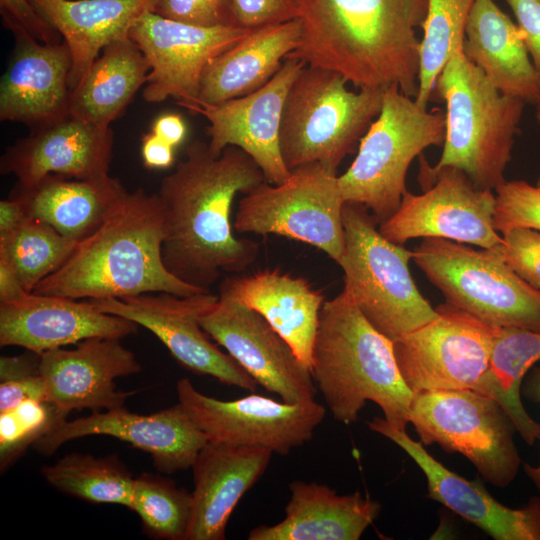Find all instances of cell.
Masks as SVG:
<instances>
[{"instance_id":"obj_1","label":"cell","mask_w":540,"mask_h":540,"mask_svg":"<svg viewBox=\"0 0 540 540\" xmlns=\"http://www.w3.org/2000/svg\"><path fill=\"white\" fill-rule=\"evenodd\" d=\"M245 151L226 147L215 155L208 142L192 141L185 158L165 176L157 192L165 217L162 259L178 279L210 291L221 273H242L259 253V243L236 238L231 208L238 193L265 182Z\"/></svg>"},{"instance_id":"obj_2","label":"cell","mask_w":540,"mask_h":540,"mask_svg":"<svg viewBox=\"0 0 540 540\" xmlns=\"http://www.w3.org/2000/svg\"><path fill=\"white\" fill-rule=\"evenodd\" d=\"M300 40L287 58L334 71L360 88L397 86L415 98L428 0H292Z\"/></svg>"},{"instance_id":"obj_3","label":"cell","mask_w":540,"mask_h":540,"mask_svg":"<svg viewBox=\"0 0 540 540\" xmlns=\"http://www.w3.org/2000/svg\"><path fill=\"white\" fill-rule=\"evenodd\" d=\"M165 217L157 193L126 191L102 224L81 240L67 261L33 290L73 299L124 298L207 290L171 274L162 259Z\"/></svg>"},{"instance_id":"obj_4","label":"cell","mask_w":540,"mask_h":540,"mask_svg":"<svg viewBox=\"0 0 540 540\" xmlns=\"http://www.w3.org/2000/svg\"><path fill=\"white\" fill-rule=\"evenodd\" d=\"M310 368L335 420L355 422L372 401L393 428L406 430L414 394L400 374L393 342L367 321L345 289L324 301Z\"/></svg>"},{"instance_id":"obj_5","label":"cell","mask_w":540,"mask_h":540,"mask_svg":"<svg viewBox=\"0 0 540 540\" xmlns=\"http://www.w3.org/2000/svg\"><path fill=\"white\" fill-rule=\"evenodd\" d=\"M435 90L446 103L445 139L436 168L462 170L479 188L505 182L525 102L501 93L457 49L440 72Z\"/></svg>"},{"instance_id":"obj_6","label":"cell","mask_w":540,"mask_h":540,"mask_svg":"<svg viewBox=\"0 0 540 540\" xmlns=\"http://www.w3.org/2000/svg\"><path fill=\"white\" fill-rule=\"evenodd\" d=\"M340 74L311 65L299 73L287 94L280 126V151L293 170L319 163L336 172L355 152L379 115L382 88L351 91Z\"/></svg>"},{"instance_id":"obj_7","label":"cell","mask_w":540,"mask_h":540,"mask_svg":"<svg viewBox=\"0 0 540 540\" xmlns=\"http://www.w3.org/2000/svg\"><path fill=\"white\" fill-rule=\"evenodd\" d=\"M445 113L427 110L397 86L384 89L379 115L361 138L357 155L338 176L345 203L360 204L377 222L399 208L411 162L430 146L443 145Z\"/></svg>"},{"instance_id":"obj_8","label":"cell","mask_w":540,"mask_h":540,"mask_svg":"<svg viewBox=\"0 0 540 540\" xmlns=\"http://www.w3.org/2000/svg\"><path fill=\"white\" fill-rule=\"evenodd\" d=\"M342 218L344 289L367 321L394 342L436 318L410 274L413 251L385 238L360 204L345 203Z\"/></svg>"},{"instance_id":"obj_9","label":"cell","mask_w":540,"mask_h":540,"mask_svg":"<svg viewBox=\"0 0 540 540\" xmlns=\"http://www.w3.org/2000/svg\"><path fill=\"white\" fill-rule=\"evenodd\" d=\"M413 259L446 303L495 326L540 332V290L520 278L501 253L424 238Z\"/></svg>"},{"instance_id":"obj_10","label":"cell","mask_w":540,"mask_h":540,"mask_svg":"<svg viewBox=\"0 0 540 540\" xmlns=\"http://www.w3.org/2000/svg\"><path fill=\"white\" fill-rule=\"evenodd\" d=\"M409 423L425 447L438 444L447 452L462 454L493 486L506 488L519 472L517 429L490 396L469 389L416 393Z\"/></svg>"},{"instance_id":"obj_11","label":"cell","mask_w":540,"mask_h":540,"mask_svg":"<svg viewBox=\"0 0 540 540\" xmlns=\"http://www.w3.org/2000/svg\"><path fill=\"white\" fill-rule=\"evenodd\" d=\"M344 204L336 172L319 163L306 164L291 170L281 184L265 181L245 193L233 228L307 243L338 264L345 249Z\"/></svg>"},{"instance_id":"obj_12","label":"cell","mask_w":540,"mask_h":540,"mask_svg":"<svg viewBox=\"0 0 540 540\" xmlns=\"http://www.w3.org/2000/svg\"><path fill=\"white\" fill-rule=\"evenodd\" d=\"M420 163L423 193L406 191L397 211L380 223V233L399 245L414 238H442L501 253L492 190L477 187L458 168L430 167L423 157Z\"/></svg>"},{"instance_id":"obj_13","label":"cell","mask_w":540,"mask_h":540,"mask_svg":"<svg viewBox=\"0 0 540 540\" xmlns=\"http://www.w3.org/2000/svg\"><path fill=\"white\" fill-rule=\"evenodd\" d=\"M436 310V318L393 342L400 374L413 394L475 390L501 327L448 303Z\"/></svg>"},{"instance_id":"obj_14","label":"cell","mask_w":540,"mask_h":540,"mask_svg":"<svg viewBox=\"0 0 540 540\" xmlns=\"http://www.w3.org/2000/svg\"><path fill=\"white\" fill-rule=\"evenodd\" d=\"M218 299L219 295L204 291L189 296L155 292L88 300L105 313L126 318L151 331L184 368L253 392L257 382L209 340L200 324V318Z\"/></svg>"},{"instance_id":"obj_15","label":"cell","mask_w":540,"mask_h":540,"mask_svg":"<svg viewBox=\"0 0 540 540\" xmlns=\"http://www.w3.org/2000/svg\"><path fill=\"white\" fill-rule=\"evenodd\" d=\"M177 395L209 441L260 446L280 455L310 441L326 413L315 400L287 403L256 394L219 400L196 390L188 378L178 381Z\"/></svg>"},{"instance_id":"obj_16","label":"cell","mask_w":540,"mask_h":540,"mask_svg":"<svg viewBox=\"0 0 540 540\" xmlns=\"http://www.w3.org/2000/svg\"><path fill=\"white\" fill-rule=\"evenodd\" d=\"M253 29L238 26L200 27L144 13L129 37L146 57L150 72L143 88L148 103L174 98L188 109L196 106L206 65Z\"/></svg>"},{"instance_id":"obj_17","label":"cell","mask_w":540,"mask_h":540,"mask_svg":"<svg viewBox=\"0 0 540 540\" xmlns=\"http://www.w3.org/2000/svg\"><path fill=\"white\" fill-rule=\"evenodd\" d=\"M200 324L267 391L287 403L315 400L317 387L311 369L255 310L219 294Z\"/></svg>"},{"instance_id":"obj_18","label":"cell","mask_w":540,"mask_h":540,"mask_svg":"<svg viewBox=\"0 0 540 540\" xmlns=\"http://www.w3.org/2000/svg\"><path fill=\"white\" fill-rule=\"evenodd\" d=\"M306 63L286 58L280 70L260 89L250 94L192 111L206 118L209 147L220 155L228 146L245 151L258 164L266 181L283 183L291 170L280 151V126L289 89Z\"/></svg>"},{"instance_id":"obj_19","label":"cell","mask_w":540,"mask_h":540,"mask_svg":"<svg viewBox=\"0 0 540 540\" xmlns=\"http://www.w3.org/2000/svg\"><path fill=\"white\" fill-rule=\"evenodd\" d=\"M88 435H107L128 442L149 453L157 470L167 474L191 468L209 441L178 402L149 415L132 413L124 406L94 411L87 417L65 421L32 447L48 456L65 442Z\"/></svg>"},{"instance_id":"obj_20","label":"cell","mask_w":540,"mask_h":540,"mask_svg":"<svg viewBox=\"0 0 540 540\" xmlns=\"http://www.w3.org/2000/svg\"><path fill=\"white\" fill-rule=\"evenodd\" d=\"M367 425L398 445L419 466L427 479L428 498L495 540H540V495L530 497L521 508H510L498 502L481 479L470 481L449 470L420 441L413 440L406 430L393 428L384 417H374Z\"/></svg>"},{"instance_id":"obj_21","label":"cell","mask_w":540,"mask_h":540,"mask_svg":"<svg viewBox=\"0 0 540 540\" xmlns=\"http://www.w3.org/2000/svg\"><path fill=\"white\" fill-rule=\"evenodd\" d=\"M15 38L0 82V120L22 123L30 131L69 115L72 67L64 41L42 43L18 25L3 24Z\"/></svg>"},{"instance_id":"obj_22","label":"cell","mask_w":540,"mask_h":540,"mask_svg":"<svg viewBox=\"0 0 540 540\" xmlns=\"http://www.w3.org/2000/svg\"><path fill=\"white\" fill-rule=\"evenodd\" d=\"M138 326L99 310L88 299L27 292L0 302V345L38 354L89 338L122 339Z\"/></svg>"},{"instance_id":"obj_23","label":"cell","mask_w":540,"mask_h":540,"mask_svg":"<svg viewBox=\"0 0 540 540\" xmlns=\"http://www.w3.org/2000/svg\"><path fill=\"white\" fill-rule=\"evenodd\" d=\"M114 134L71 114L33 130L7 147L0 172L29 186L46 175L98 179L109 175Z\"/></svg>"},{"instance_id":"obj_24","label":"cell","mask_w":540,"mask_h":540,"mask_svg":"<svg viewBox=\"0 0 540 540\" xmlns=\"http://www.w3.org/2000/svg\"><path fill=\"white\" fill-rule=\"evenodd\" d=\"M39 370L48 399L59 407L99 411L124 406L132 392L117 390L115 380L140 372L141 365L120 339L89 338L74 349L41 353Z\"/></svg>"},{"instance_id":"obj_25","label":"cell","mask_w":540,"mask_h":540,"mask_svg":"<svg viewBox=\"0 0 540 540\" xmlns=\"http://www.w3.org/2000/svg\"><path fill=\"white\" fill-rule=\"evenodd\" d=\"M264 447L208 441L193 464L192 511L186 540H223L230 515L269 466Z\"/></svg>"},{"instance_id":"obj_26","label":"cell","mask_w":540,"mask_h":540,"mask_svg":"<svg viewBox=\"0 0 540 540\" xmlns=\"http://www.w3.org/2000/svg\"><path fill=\"white\" fill-rule=\"evenodd\" d=\"M219 294L259 313L289 343L299 359L311 367L324 296L306 279L267 269L226 277Z\"/></svg>"},{"instance_id":"obj_27","label":"cell","mask_w":540,"mask_h":540,"mask_svg":"<svg viewBox=\"0 0 540 540\" xmlns=\"http://www.w3.org/2000/svg\"><path fill=\"white\" fill-rule=\"evenodd\" d=\"M284 519L253 528L248 540H358L382 505L359 491L339 495L327 485L294 480Z\"/></svg>"},{"instance_id":"obj_28","label":"cell","mask_w":540,"mask_h":540,"mask_svg":"<svg viewBox=\"0 0 540 540\" xmlns=\"http://www.w3.org/2000/svg\"><path fill=\"white\" fill-rule=\"evenodd\" d=\"M462 51L501 93L540 104V79L522 32L493 0L474 1Z\"/></svg>"},{"instance_id":"obj_29","label":"cell","mask_w":540,"mask_h":540,"mask_svg":"<svg viewBox=\"0 0 540 540\" xmlns=\"http://www.w3.org/2000/svg\"><path fill=\"white\" fill-rule=\"evenodd\" d=\"M300 40L297 18L253 29L205 67L196 106L241 97L263 87Z\"/></svg>"},{"instance_id":"obj_30","label":"cell","mask_w":540,"mask_h":540,"mask_svg":"<svg viewBox=\"0 0 540 540\" xmlns=\"http://www.w3.org/2000/svg\"><path fill=\"white\" fill-rule=\"evenodd\" d=\"M61 35L72 58V91L109 43L129 36L154 0H29Z\"/></svg>"},{"instance_id":"obj_31","label":"cell","mask_w":540,"mask_h":540,"mask_svg":"<svg viewBox=\"0 0 540 540\" xmlns=\"http://www.w3.org/2000/svg\"><path fill=\"white\" fill-rule=\"evenodd\" d=\"M126 191L122 183L110 175L77 179L49 174L29 186L16 183L9 197L23 205L28 217L80 242L102 224Z\"/></svg>"},{"instance_id":"obj_32","label":"cell","mask_w":540,"mask_h":540,"mask_svg":"<svg viewBox=\"0 0 540 540\" xmlns=\"http://www.w3.org/2000/svg\"><path fill=\"white\" fill-rule=\"evenodd\" d=\"M150 65L129 37L106 45L71 91L69 112L90 124L110 127L146 84Z\"/></svg>"},{"instance_id":"obj_33","label":"cell","mask_w":540,"mask_h":540,"mask_svg":"<svg viewBox=\"0 0 540 540\" xmlns=\"http://www.w3.org/2000/svg\"><path fill=\"white\" fill-rule=\"evenodd\" d=\"M540 361V332L501 327L495 340L489 368L475 391L494 398L512 419L523 441L540 439V424L530 417L521 401L526 373Z\"/></svg>"},{"instance_id":"obj_34","label":"cell","mask_w":540,"mask_h":540,"mask_svg":"<svg viewBox=\"0 0 540 540\" xmlns=\"http://www.w3.org/2000/svg\"><path fill=\"white\" fill-rule=\"evenodd\" d=\"M45 480L57 490L91 503L130 508L134 479L116 456L71 453L42 467Z\"/></svg>"},{"instance_id":"obj_35","label":"cell","mask_w":540,"mask_h":540,"mask_svg":"<svg viewBox=\"0 0 540 540\" xmlns=\"http://www.w3.org/2000/svg\"><path fill=\"white\" fill-rule=\"evenodd\" d=\"M78 243L50 225L27 217L15 230L0 236V259L12 266L24 289L33 292L67 261Z\"/></svg>"},{"instance_id":"obj_36","label":"cell","mask_w":540,"mask_h":540,"mask_svg":"<svg viewBox=\"0 0 540 540\" xmlns=\"http://www.w3.org/2000/svg\"><path fill=\"white\" fill-rule=\"evenodd\" d=\"M475 0H428L420 42L419 87L416 102L427 107L436 80L452 56L462 48L465 26Z\"/></svg>"},{"instance_id":"obj_37","label":"cell","mask_w":540,"mask_h":540,"mask_svg":"<svg viewBox=\"0 0 540 540\" xmlns=\"http://www.w3.org/2000/svg\"><path fill=\"white\" fill-rule=\"evenodd\" d=\"M143 530L155 539L186 540L192 511V494L171 479L143 473L134 479L130 508Z\"/></svg>"},{"instance_id":"obj_38","label":"cell","mask_w":540,"mask_h":540,"mask_svg":"<svg viewBox=\"0 0 540 540\" xmlns=\"http://www.w3.org/2000/svg\"><path fill=\"white\" fill-rule=\"evenodd\" d=\"M70 412L53 401L27 400L0 413V469L5 471L28 448L66 421Z\"/></svg>"},{"instance_id":"obj_39","label":"cell","mask_w":540,"mask_h":540,"mask_svg":"<svg viewBox=\"0 0 540 540\" xmlns=\"http://www.w3.org/2000/svg\"><path fill=\"white\" fill-rule=\"evenodd\" d=\"M494 226L501 233L517 227L540 231V188L523 180L505 181L498 186Z\"/></svg>"},{"instance_id":"obj_40","label":"cell","mask_w":540,"mask_h":540,"mask_svg":"<svg viewBox=\"0 0 540 540\" xmlns=\"http://www.w3.org/2000/svg\"><path fill=\"white\" fill-rule=\"evenodd\" d=\"M150 12L200 27L237 26L229 0H154Z\"/></svg>"},{"instance_id":"obj_41","label":"cell","mask_w":540,"mask_h":540,"mask_svg":"<svg viewBox=\"0 0 540 540\" xmlns=\"http://www.w3.org/2000/svg\"><path fill=\"white\" fill-rule=\"evenodd\" d=\"M501 255L525 282L540 290V231L517 227L502 233Z\"/></svg>"},{"instance_id":"obj_42","label":"cell","mask_w":540,"mask_h":540,"mask_svg":"<svg viewBox=\"0 0 540 540\" xmlns=\"http://www.w3.org/2000/svg\"><path fill=\"white\" fill-rule=\"evenodd\" d=\"M237 26L255 29L296 18L291 0H229Z\"/></svg>"},{"instance_id":"obj_43","label":"cell","mask_w":540,"mask_h":540,"mask_svg":"<svg viewBox=\"0 0 540 540\" xmlns=\"http://www.w3.org/2000/svg\"><path fill=\"white\" fill-rule=\"evenodd\" d=\"M3 24L12 23L42 43H59L61 35L35 9L29 0H0Z\"/></svg>"},{"instance_id":"obj_44","label":"cell","mask_w":540,"mask_h":540,"mask_svg":"<svg viewBox=\"0 0 540 540\" xmlns=\"http://www.w3.org/2000/svg\"><path fill=\"white\" fill-rule=\"evenodd\" d=\"M540 79V0H506Z\"/></svg>"},{"instance_id":"obj_45","label":"cell","mask_w":540,"mask_h":540,"mask_svg":"<svg viewBox=\"0 0 540 540\" xmlns=\"http://www.w3.org/2000/svg\"><path fill=\"white\" fill-rule=\"evenodd\" d=\"M45 381L40 373L0 382V413L27 400H47Z\"/></svg>"},{"instance_id":"obj_46","label":"cell","mask_w":540,"mask_h":540,"mask_svg":"<svg viewBox=\"0 0 540 540\" xmlns=\"http://www.w3.org/2000/svg\"><path fill=\"white\" fill-rule=\"evenodd\" d=\"M141 154L144 165L150 169H164L174 163V147L153 132L143 136Z\"/></svg>"},{"instance_id":"obj_47","label":"cell","mask_w":540,"mask_h":540,"mask_svg":"<svg viewBox=\"0 0 540 540\" xmlns=\"http://www.w3.org/2000/svg\"><path fill=\"white\" fill-rule=\"evenodd\" d=\"M40 354L28 351L20 356H2L0 359V382L40 373Z\"/></svg>"},{"instance_id":"obj_48","label":"cell","mask_w":540,"mask_h":540,"mask_svg":"<svg viewBox=\"0 0 540 540\" xmlns=\"http://www.w3.org/2000/svg\"><path fill=\"white\" fill-rule=\"evenodd\" d=\"M152 132L159 138L175 147L182 143L187 128L183 118L175 113L160 115L152 126Z\"/></svg>"},{"instance_id":"obj_49","label":"cell","mask_w":540,"mask_h":540,"mask_svg":"<svg viewBox=\"0 0 540 540\" xmlns=\"http://www.w3.org/2000/svg\"><path fill=\"white\" fill-rule=\"evenodd\" d=\"M521 394L532 402L540 403V366L534 365L526 373L521 384ZM523 469L540 494V462L537 466L523 464Z\"/></svg>"},{"instance_id":"obj_50","label":"cell","mask_w":540,"mask_h":540,"mask_svg":"<svg viewBox=\"0 0 540 540\" xmlns=\"http://www.w3.org/2000/svg\"><path fill=\"white\" fill-rule=\"evenodd\" d=\"M23 205L16 199L8 197L0 201V236L15 230L26 218Z\"/></svg>"},{"instance_id":"obj_51","label":"cell","mask_w":540,"mask_h":540,"mask_svg":"<svg viewBox=\"0 0 540 540\" xmlns=\"http://www.w3.org/2000/svg\"><path fill=\"white\" fill-rule=\"evenodd\" d=\"M26 293L12 266L0 259V302L17 299Z\"/></svg>"},{"instance_id":"obj_52","label":"cell","mask_w":540,"mask_h":540,"mask_svg":"<svg viewBox=\"0 0 540 540\" xmlns=\"http://www.w3.org/2000/svg\"><path fill=\"white\" fill-rule=\"evenodd\" d=\"M537 107V110H536V119L537 121L540 123V104L536 105Z\"/></svg>"},{"instance_id":"obj_53","label":"cell","mask_w":540,"mask_h":540,"mask_svg":"<svg viewBox=\"0 0 540 540\" xmlns=\"http://www.w3.org/2000/svg\"><path fill=\"white\" fill-rule=\"evenodd\" d=\"M536 186L540 188V178L538 179Z\"/></svg>"},{"instance_id":"obj_54","label":"cell","mask_w":540,"mask_h":540,"mask_svg":"<svg viewBox=\"0 0 540 540\" xmlns=\"http://www.w3.org/2000/svg\"><path fill=\"white\" fill-rule=\"evenodd\" d=\"M292 1V0H291Z\"/></svg>"}]
</instances>
